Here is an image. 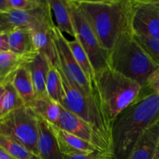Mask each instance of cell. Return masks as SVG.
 I'll return each instance as SVG.
<instances>
[{"label":"cell","mask_w":159,"mask_h":159,"mask_svg":"<svg viewBox=\"0 0 159 159\" xmlns=\"http://www.w3.org/2000/svg\"><path fill=\"white\" fill-rule=\"evenodd\" d=\"M159 123V96L146 93L113 123L111 142L114 159H126L143 134Z\"/></svg>","instance_id":"1"},{"label":"cell","mask_w":159,"mask_h":159,"mask_svg":"<svg viewBox=\"0 0 159 159\" xmlns=\"http://www.w3.org/2000/svg\"><path fill=\"white\" fill-rule=\"evenodd\" d=\"M102 49L109 54L130 30V0H75Z\"/></svg>","instance_id":"2"},{"label":"cell","mask_w":159,"mask_h":159,"mask_svg":"<svg viewBox=\"0 0 159 159\" xmlns=\"http://www.w3.org/2000/svg\"><path fill=\"white\" fill-rule=\"evenodd\" d=\"M93 87L94 96L110 132L113 123L125 109L144 93L152 92L144 91L138 82L109 67L96 73Z\"/></svg>","instance_id":"3"},{"label":"cell","mask_w":159,"mask_h":159,"mask_svg":"<svg viewBox=\"0 0 159 159\" xmlns=\"http://www.w3.org/2000/svg\"><path fill=\"white\" fill-rule=\"evenodd\" d=\"M108 67L138 82L144 91L150 90L148 80L159 68L130 31L121 34L109 53Z\"/></svg>","instance_id":"4"},{"label":"cell","mask_w":159,"mask_h":159,"mask_svg":"<svg viewBox=\"0 0 159 159\" xmlns=\"http://www.w3.org/2000/svg\"><path fill=\"white\" fill-rule=\"evenodd\" d=\"M62 88V107L86 121L112 148L111 132L107 126L96 97H88L73 86L58 65H55ZM113 151V149H112Z\"/></svg>","instance_id":"5"},{"label":"cell","mask_w":159,"mask_h":159,"mask_svg":"<svg viewBox=\"0 0 159 159\" xmlns=\"http://www.w3.org/2000/svg\"><path fill=\"white\" fill-rule=\"evenodd\" d=\"M0 134L14 138L38 157V123L37 116L28 106L0 118Z\"/></svg>","instance_id":"6"},{"label":"cell","mask_w":159,"mask_h":159,"mask_svg":"<svg viewBox=\"0 0 159 159\" xmlns=\"http://www.w3.org/2000/svg\"><path fill=\"white\" fill-rule=\"evenodd\" d=\"M73 29L75 40H77L86 52L95 72H99L108 68V54L101 47L96 34L75 0H67Z\"/></svg>","instance_id":"7"},{"label":"cell","mask_w":159,"mask_h":159,"mask_svg":"<svg viewBox=\"0 0 159 159\" xmlns=\"http://www.w3.org/2000/svg\"><path fill=\"white\" fill-rule=\"evenodd\" d=\"M53 37L57 52V63L70 83L88 97H95L93 87L84 71L75 59L68 46V40L54 26Z\"/></svg>","instance_id":"8"},{"label":"cell","mask_w":159,"mask_h":159,"mask_svg":"<svg viewBox=\"0 0 159 159\" xmlns=\"http://www.w3.org/2000/svg\"><path fill=\"white\" fill-rule=\"evenodd\" d=\"M130 30L159 39V0H130Z\"/></svg>","instance_id":"9"},{"label":"cell","mask_w":159,"mask_h":159,"mask_svg":"<svg viewBox=\"0 0 159 159\" xmlns=\"http://www.w3.org/2000/svg\"><path fill=\"white\" fill-rule=\"evenodd\" d=\"M57 127L93 144L99 150L113 154L112 148L86 121L60 105V118Z\"/></svg>","instance_id":"10"},{"label":"cell","mask_w":159,"mask_h":159,"mask_svg":"<svg viewBox=\"0 0 159 159\" xmlns=\"http://www.w3.org/2000/svg\"><path fill=\"white\" fill-rule=\"evenodd\" d=\"M6 15L14 29H27L34 32L52 29L56 26L52 20V11L48 0L37 9L29 11L11 9Z\"/></svg>","instance_id":"11"},{"label":"cell","mask_w":159,"mask_h":159,"mask_svg":"<svg viewBox=\"0 0 159 159\" xmlns=\"http://www.w3.org/2000/svg\"><path fill=\"white\" fill-rule=\"evenodd\" d=\"M49 124L57 138L59 148L63 155L72 156L77 155H87L98 151L102 152L87 141L68 133L54 124L51 123Z\"/></svg>","instance_id":"12"},{"label":"cell","mask_w":159,"mask_h":159,"mask_svg":"<svg viewBox=\"0 0 159 159\" xmlns=\"http://www.w3.org/2000/svg\"><path fill=\"white\" fill-rule=\"evenodd\" d=\"M37 116V115H36ZM38 123L37 152L40 159H64L57 138L50 124L40 116H37Z\"/></svg>","instance_id":"13"},{"label":"cell","mask_w":159,"mask_h":159,"mask_svg":"<svg viewBox=\"0 0 159 159\" xmlns=\"http://www.w3.org/2000/svg\"><path fill=\"white\" fill-rule=\"evenodd\" d=\"M50 64L49 61L40 53L36 54L34 57L25 62L32 78L35 97L48 95L46 91V81Z\"/></svg>","instance_id":"14"},{"label":"cell","mask_w":159,"mask_h":159,"mask_svg":"<svg viewBox=\"0 0 159 159\" xmlns=\"http://www.w3.org/2000/svg\"><path fill=\"white\" fill-rule=\"evenodd\" d=\"M9 43L11 52L27 61L37 51L34 47L32 32L27 29H14L9 33Z\"/></svg>","instance_id":"15"},{"label":"cell","mask_w":159,"mask_h":159,"mask_svg":"<svg viewBox=\"0 0 159 159\" xmlns=\"http://www.w3.org/2000/svg\"><path fill=\"white\" fill-rule=\"evenodd\" d=\"M159 138V123L146 130L126 159H153Z\"/></svg>","instance_id":"16"},{"label":"cell","mask_w":159,"mask_h":159,"mask_svg":"<svg viewBox=\"0 0 159 159\" xmlns=\"http://www.w3.org/2000/svg\"><path fill=\"white\" fill-rule=\"evenodd\" d=\"M37 116L57 126L60 118V104L53 100L48 95L37 96L27 104Z\"/></svg>","instance_id":"17"},{"label":"cell","mask_w":159,"mask_h":159,"mask_svg":"<svg viewBox=\"0 0 159 159\" xmlns=\"http://www.w3.org/2000/svg\"><path fill=\"white\" fill-rule=\"evenodd\" d=\"M54 27L52 29L40 30L31 32L36 51L44 56L49 61L50 63L56 65L57 63V57L53 37Z\"/></svg>","instance_id":"18"},{"label":"cell","mask_w":159,"mask_h":159,"mask_svg":"<svg viewBox=\"0 0 159 159\" xmlns=\"http://www.w3.org/2000/svg\"><path fill=\"white\" fill-rule=\"evenodd\" d=\"M11 82L24 102L25 105H27L34 100L35 98L34 84L30 72L25 63L18 68Z\"/></svg>","instance_id":"19"},{"label":"cell","mask_w":159,"mask_h":159,"mask_svg":"<svg viewBox=\"0 0 159 159\" xmlns=\"http://www.w3.org/2000/svg\"><path fill=\"white\" fill-rule=\"evenodd\" d=\"M56 21V27L62 33L75 37L72 21L67 0H48Z\"/></svg>","instance_id":"20"},{"label":"cell","mask_w":159,"mask_h":159,"mask_svg":"<svg viewBox=\"0 0 159 159\" xmlns=\"http://www.w3.org/2000/svg\"><path fill=\"white\" fill-rule=\"evenodd\" d=\"M26 60L11 51L0 53V85H6Z\"/></svg>","instance_id":"21"},{"label":"cell","mask_w":159,"mask_h":159,"mask_svg":"<svg viewBox=\"0 0 159 159\" xmlns=\"http://www.w3.org/2000/svg\"><path fill=\"white\" fill-rule=\"evenodd\" d=\"M0 148L15 159H40L21 143L6 135L0 134Z\"/></svg>","instance_id":"22"},{"label":"cell","mask_w":159,"mask_h":159,"mask_svg":"<svg viewBox=\"0 0 159 159\" xmlns=\"http://www.w3.org/2000/svg\"><path fill=\"white\" fill-rule=\"evenodd\" d=\"M68 43L75 61L93 85L96 72L86 52L76 40H68Z\"/></svg>","instance_id":"23"},{"label":"cell","mask_w":159,"mask_h":159,"mask_svg":"<svg viewBox=\"0 0 159 159\" xmlns=\"http://www.w3.org/2000/svg\"><path fill=\"white\" fill-rule=\"evenodd\" d=\"M4 85L6 92H5L4 99H3L2 110L0 113V118L25 106L24 102L20 98V95L14 88L12 82H9Z\"/></svg>","instance_id":"24"},{"label":"cell","mask_w":159,"mask_h":159,"mask_svg":"<svg viewBox=\"0 0 159 159\" xmlns=\"http://www.w3.org/2000/svg\"><path fill=\"white\" fill-rule=\"evenodd\" d=\"M46 91L48 96L61 104L62 101V88L57 70L55 65L50 64L46 81Z\"/></svg>","instance_id":"25"},{"label":"cell","mask_w":159,"mask_h":159,"mask_svg":"<svg viewBox=\"0 0 159 159\" xmlns=\"http://www.w3.org/2000/svg\"><path fill=\"white\" fill-rule=\"evenodd\" d=\"M134 36L138 43L152 57V60L159 66V39L134 35Z\"/></svg>","instance_id":"26"},{"label":"cell","mask_w":159,"mask_h":159,"mask_svg":"<svg viewBox=\"0 0 159 159\" xmlns=\"http://www.w3.org/2000/svg\"><path fill=\"white\" fill-rule=\"evenodd\" d=\"M46 1L41 0H9L12 9L21 11H29L37 9L43 6Z\"/></svg>","instance_id":"27"},{"label":"cell","mask_w":159,"mask_h":159,"mask_svg":"<svg viewBox=\"0 0 159 159\" xmlns=\"http://www.w3.org/2000/svg\"><path fill=\"white\" fill-rule=\"evenodd\" d=\"M114 155L113 154L107 153L103 152H93L91 154H87V155H72V156H68V155H64V159H113Z\"/></svg>","instance_id":"28"},{"label":"cell","mask_w":159,"mask_h":159,"mask_svg":"<svg viewBox=\"0 0 159 159\" xmlns=\"http://www.w3.org/2000/svg\"><path fill=\"white\" fill-rule=\"evenodd\" d=\"M148 89L159 96V68L154 71L148 80Z\"/></svg>","instance_id":"29"},{"label":"cell","mask_w":159,"mask_h":159,"mask_svg":"<svg viewBox=\"0 0 159 159\" xmlns=\"http://www.w3.org/2000/svg\"><path fill=\"white\" fill-rule=\"evenodd\" d=\"M13 30L6 13L0 12V34H8Z\"/></svg>","instance_id":"30"},{"label":"cell","mask_w":159,"mask_h":159,"mask_svg":"<svg viewBox=\"0 0 159 159\" xmlns=\"http://www.w3.org/2000/svg\"><path fill=\"white\" fill-rule=\"evenodd\" d=\"M10 51L9 43V33L0 34V53Z\"/></svg>","instance_id":"31"},{"label":"cell","mask_w":159,"mask_h":159,"mask_svg":"<svg viewBox=\"0 0 159 159\" xmlns=\"http://www.w3.org/2000/svg\"><path fill=\"white\" fill-rule=\"evenodd\" d=\"M11 9L9 0H0V12L7 13Z\"/></svg>","instance_id":"32"},{"label":"cell","mask_w":159,"mask_h":159,"mask_svg":"<svg viewBox=\"0 0 159 159\" xmlns=\"http://www.w3.org/2000/svg\"><path fill=\"white\" fill-rule=\"evenodd\" d=\"M5 85H0V113H1L2 110V104H3V99H4L5 96Z\"/></svg>","instance_id":"33"},{"label":"cell","mask_w":159,"mask_h":159,"mask_svg":"<svg viewBox=\"0 0 159 159\" xmlns=\"http://www.w3.org/2000/svg\"><path fill=\"white\" fill-rule=\"evenodd\" d=\"M0 159H15V158H12V156H10L8 153H6L4 150L0 148Z\"/></svg>","instance_id":"34"},{"label":"cell","mask_w":159,"mask_h":159,"mask_svg":"<svg viewBox=\"0 0 159 159\" xmlns=\"http://www.w3.org/2000/svg\"><path fill=\"white\" fill-rule=\"evenodd\" d=\"M153 159H159V138H158V144H157L156 151H155V156H154V158Z\"/></svg>","instance_id":"35"},{"label":"cell","mask_w":159,"mask_h":159,"mask_svg":"<svg viewBox=\"0 0 159 159\" xmlns=\"http://www.w3.org/2000/svg\"><path fill=\"white\" fill-rule=\"evenodd\" d=\"M113 159H114V158H113Z\"/></svg>","instance_id":"36"}]
</instances>
